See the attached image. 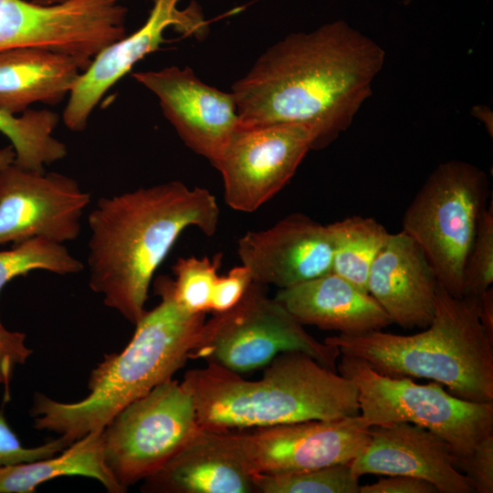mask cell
Returning <instances> with one entry per match:
<instances>
[{
  "label": "cell",
  "instance_id": "6da1fadb",
  "mask_svg": "<svg viewBox=\"0 0 493 493\" xmlns=\"http://www.w3.org/2000/svg\"><path fill=\"white\" fill-rule=\"evenodd\" d=\"M384 59L380 45L343 20L291 33L232 86L238 125H302L313 150L322 149L351 125Z\"/></svg>",
  "mask_w": 493,
  "mask_h": 493
},
{
  "label": "cell",
  "instance_id": "7a4b0ae2",
  "mask_svg": "<svg viewBox=\"0 0 493 493\" xmlns=\"http://www.w3.org/2000/svg\"><path fill=\"white\" fill-rule=\"evenodd\" d=\"M219 217L210 191L180 181L101 197L88 217L90 289L135 325L153 275L180 235L193 226L212 236Z\"/></svg>",
  "mask_w": 493,
  "mask_h": 493
},
{
  "label": "cell",
  "instance_id": "3957f363",
  "mask_svg": "<svg viewBox=\"0 0 493 493\" xmlns=\"http://www.w3.org/2000/svg\"><path fill=\"white\" fill-rule=\"evenodd\" d=\"M154 290L160 303L144 312L121 351L106 355L92 370L86 397L65 403L43 393L34 395L30 414L36 429L55 432L71 445L103 429L125 406L172 379L190 359L205 313L183 309L167 276L156 278Z\"/></svg>",
  "mask_w": 493,
  "mask_h": 493
},
{
  "label": "cell",
  "instance_id": "277c9868",
  "mask_svg": "<svg viewBox=\"0 0 493 493\" xmlns=\"http://www.w3.org/2000/svg\"><path fill=\"white\" fill-rule=\"evenodd\" d=\"M183 383L202 429L227 432L360 414L351 381L302 351L278 354L262 378L207 364L188 371Z\"/></svg>",
  "mask_w": 493,
  "mask_h": 493
},
{
  "label": "cell",
  "instance_id": "5b68a950",
  "mask_svg": "<svg viewBox=\"0 0 493 493\" xmlns=\"http://www.w3.org/2000/svg\"><path fill=\"white\" fill-rule=\"evenodd\" d=\"M324 342L380 372L431 380L462 399L493 402V341L480 324L477 296L456 297L438 284L435 315L424 330L339 333Z\"/></svg>",
  "mask_w": 493,
  "mask_h": 493
},
{
  "label": "cell",
  "instance_id": "8992f818",
  "mask_svg": "<svg viewBox=\"0 0 493 493\" xmlns=\"http://www.w3.org/2000/svg\"><path fill=\"white\" fill-rule=\"evenodd\" d=\"M488 195L483 170L450 160L429 174L404 214L402 230L418 244L438 283L453 296H464V270Z\"/></svg>",
  "mask_w": 493,
  "mask_h": 493
},
{
  "label": "cell",
  "instance_id": "52a82bcc",
  "mask_svg": "<svg viewBox=\"0 0 493 493\" xmlns=\"http://www.w3.org/2000/svg\"><path fill=\"white\" fill-rule=\"evenodd\" d=\"M340 358L337 370L355 385L360 415L368 426L400 422L423 426L445 440L454 456L470 453L493 435V402L467 401L438 383L419 384L380 372L359 358Z\"/></svg>",
  "mask_w": 493,
  "mask_h": 493
},
{
  "label": "cell",
  "instance_id": "ba28073f",
  "mask_svg": "<svg viewBox=\"0 0 493 493\" xmlns=\"http://www.w3.org/2000/svg\"><path fill=\"white\" fill-rule=\"evenodd\" d=\"M263 287L252 282L234 307L205 320L190 359L240 374L266 367L282 352L302 351L336 371L339 349L310 335Z\"/></svg>",
  "mask_w": 493,
  "mask_h": 493
},
{
  "label": "cell",
  "instance_id": "9c48e42d",
  "mask_svg": "<svg viewBox=\"0 0 493 493\" xmlns=\"http://www.w3.org/2000/svg\"><path fill=\"white\" fill-rule=\"evenodd\" d=\"M201 429L191 393L183 382L169 379L102 429L105 464L127 490L158 471Z\"/></svg>",
  "mask_w": 493,
  "mask_h": 493
},
{
  "label": "cell",
  "instance_id": "30bf717a",
  "mask_svg": "<svg viewBox=\"0 0 493 493\" xmlns=\"http://www.w3.org/2000/svg\"><path fill=\"white\" fill-rule=\"evenodd\" d=\"M126 0H68L41 5L0 0V52L37 47L76 58L84 70L126 36Z\"/></svg>",
  "mask_w": 493,
  "mask_h": 493
},
{
  "label": "cell",
  "instance_id": "8fae6325",
  "mask_svg": "<svg viewBox=\"0 0 493 493\" xmlns=\"http://www.w3.org/2000/svg\"><path fill=\"white\" fill-rule=\"evenodd\" d=\"M217 433L252 476L351 464L370 440L360 414Z\"/></svg>",
  "mask_w": 493,
  "mask_h": 493
},
{
  "label": "cell",
  "instance_id": "7c38bea8",
  "mask_svg": "<svg viewBox=\"0 0 493 493\" xmlns=\"http://www.w3.org/2000/svg\"><path fill=\"white\" fill-rule=\"evenodd\" d=\"M313 144L302 125H238L212 163L222 175L227 205L245 213L258 209L289 182Z\"/></svg>",
  "mask_w": 493,
  "mask_h": 493
},
{
  "label": "cell",
  "instance_id": "4fadbf2b",
  "mask_svg": "<svg viewBox=\"0 0 493 493\" xmlns=\"http://www.w3.org/2000/svg\"><path fill=\"white\" fill-rule=\"evenodd\" d=\"M89 203L74 178L11 163L0 169V246L33 237L73 241Z\"/></svg>",
  "mask_w": 493,
  "mask_h": 493
},
{
  "label": "cell",
  "instance_id": "5bb4252c",
  "mask_svg": "<svg viewBox=\"0 0 493 493\" xmlns=\"http://www.w3.org/2000/svg\"><path fill=\"white\" fill-rule=\"evenodd\" d=\"M181 0H153L150 15L134 33L103 48L75 82L62 120L73 131L86 129L89 118L106 92L146 55L166 42L163 33L173 27L184 36L202 37L207 22L197 5L180 10Z\"/></svg>",
  "mask_w": 493,
  "mask_h": 493
},
{
  "label": "cell",
  "instance_id": "9a60e30c",
  "mask_svg": "<svg viewBox=\"0 0 493 493\" xmlns=\"http://www.w3.org/2000/svg\"><path fill=\"white\" fill-rule=\"evenodd\" d=\"M132 77L158 98L185 145L212 163L238 127L234 94L204 83L188 67L135 72Z\"/></svg>",
  "mask_w": 493,
  "mask_h": 493
},
{
  "label": "cell",
  "instance_id": "2e32d148",
  "mask_svg": "<svg viewBox=\"0 0 493 493\" xmlns=\"http://www.w3.org/2000/svg\"><path fill=\"white\" fill-rule=\"evenodd\" d=\"M241 265L253 282L288 288L331 272L328 226L294 213L272 226L248 231L237 241Z\"/></svg>",
  "mask_w": 493,
  "mask_h": 493
},
{
  "label": "cell",
  "instance_id": "e0dca14e",
  "mask_svg": "<svg viewBox=\"0 0 493 493\" xmlns=\"http://www.w3.org/2000/svg\"><path fill=\"white\" fill-rule=\"evenodd\" d=\"M357 477L409 476L432 483L440 493H472L469 480L455 466L448 444L434 432L400 422L370 427V440L351 463Z\"/></svg>",
  "mask_w": 493,
  "mask_h": 493
},
{
  "label": "cell",
  "instance_id": "ac0fdd59",
  "mask_svg": "<svg viewBox=\"0 0 493 493\" xmlns=\"http://www.w3.org/2000/svg\"><path fill=\"white\" fill-rule=\"evenodd\" d=\"M438 281L418 244L403 230L389 234L375 257L367 289L404 329L426 328L432 321Z\"/></svg>",
  "mask_w": 493,
  "mask_h": 493
},
{
  "label": "cell",
  "instance_id": "d6986e66",
  "mask_svg": "<svg viewBox=\"0 0 493 493\" xmlns=\"http://www.w3.org/2000/svg\"><path fill=\"white\" fill-rule=\"evenodd\" d=\"M275 298L301 324L342 334L383 330L393 323L370 293L333 272L279 289Z\"/></svg>",
  "mask_w": 493,
  "mask_h": 493
},
{
  "label": "cell",
  "instance_id": "ffe728a7",
  "mask_svg": "<svg viewBox=\"0 0 493 493\" xmlns=\"http://www.w3.org/2000/svg\"><path fill=\"white\" fill-rule=\"evenodd\" d=\"M144 493H256L252 475L219 434L201 429L158 471L143 479Z\"/></svg>",
  "mask_w": 493,
  "mask_h": 493
},
{
  "label": "cell",
  "instance_id": "44dd1931",
  "mask_svg": "<svg viewBox=\"0 0 493 493\" xmlns=\"http://www.w3.org/2000/svg\"><path fill=\"white\" fill-rule=\"evenodd\" d=\"M83 71L76 58L50 49L23 47L0 52V110L16 115L36 102L57 104Z\"/></svg>",
  "mask_w": 493,
  "mask_h": 493
},
{
  "label": "cell",
  "instance_id": "7402d4cb",
  "mask_svg": "<svg viewBox=\"0 0 493 493\" xmlns=\"http://www.w3.org/2000/svg\"><path fill=\"white\" fill-rule=\"evenodd\" d=\"M66 476L97 479L110 493L127 491L105 464L101 429L89 433L53 456L0 467V493H34L40 484Z\"/></svg>",
  "mask_w": 493,
  "mask_h": 493
},
{
  "label": "cell",
  "instance_id": "603a6c76",
  "mask_svg": "<svg viewBox=\"0 0 493 493\" xmlns=\"http://www.w3.org/2000/svg\"><path fill=\"white\" fill-rule=\"evenodd\" d=\"M327 226L332 239L331 272L368 292L371 266L390 233L374 218L360 215Z\"/></svg>",
  "mask_w": 493,
  "mask_h": 493
},
{
  "label": "cell",
  "instance_id": "cb8c5ba5",
  "mask_svg": "<svg viewBox=\"0 0 493 493\" xmlns=\"http://www.w3.org/2000/svg\"><path fill=\"white\" fill-rule=\"evenodd\" d=\"M59 116L48 110H26L16 116L0 110V132L15 151L14 164L44 173L45 166L62 160L66 145L53 136Z\"/></svg>",
  "mask_w": 493,
  "mask_h": 493
},
{
  "label": "cell",
  "instance_id": "d4e9b609",
  "mask_svg": "<svg viewBox=\"0 0 493 493\" xmlns=\"http://www.w3.org/2000/svg\"><path fill=\"white\" fill-rule=\"evenodd\" d=\"M83 267L80 260L74 257L62 243L45 237L23 240L8 250L0 251V292L13 278L26 276L33 270L69 275Z\"/></svg>",
  "mask_w": 493,
  "mask_h": 493
},
{
  "label": "cell",
  "instance_id": "484cf974",
  "mask_svg": "<svg viewBox=\"0 0 493 493\" xmlns=\"http://www.w3.org/2000/svg\"><path fill=\"white\" fill-rule=\"evenodd\" d=\"M252 477L256 493H359L361 486L351 464Z\"/></svg>",
  "mask_w": 493,
  "mask_h": 493
},
{
  "label": "cell",
  "instance_id": "4316f807",
  "mask_svg": "<svg viewBox=\"0 0 493 493\" xmlns=\"http://www.w3.org/2000/svg\"><path fill=\"white\" fill-rule=\"evenodd\" d=\"M222 254L212 258L180 257L173 267L175 279H173V292L177 303L191 313L209 311L211 297Z\"/></svg>",
  "mask_w": 493,
  "mask_h": 493
},
{
  "label": "cell",
  "instance_id": "83f0119b",
  "mask_svg": "<svg viewBox=\"0 0 493 493\" xmlns=\"http://www.w3.org/2000/svg\"><path fill=\"white\" fill-rule=\"evenodd\" d=\"M493 283V204L486 207L478 222L465 270L464 295L478 296Z\"/></svg>",
  "mask_w": 493,
  "mask_h": 493
},
{
  "label": "cell",
  "instance_id": "f1b7e54d",
  "mask_svg": "<svg viewBox=\"0 0 493 493\" xmlns=\"http://www.w3.org/2000/svg\"><path fill=\"white\" fill-rule=\"evenodd\" d=\"M69 445L61 436L35 447H25L0 410V467L53 456Z\"/></svg>",
  "mask_w": 493,
  "mask_h": 493
},
{
  "label": "cell",
  "instance_id": "f546056e",
  "mask_svg": "<svg viewBox=\"0 0 493 493\" xmlns=\"http://www.w3.org/2000/svg\"><path fill=\"white\" fill-rule=\"evenodd\" d=\"M454 462L467 477L474 492H493V435L483 438L470 453L454 456Z\"/></svg>",
  "mask_w": 493,
  "mask_h": 493
},
{
  "label": "cell",
  "instance_id": "4dcf8cb0",
  "mask_svg": "<svg viewBox=\"0 0 493 493\" xmlns=\"http://www.w3.org/2000/svg\"><path fill=\"white\" fill-rule=\"evenodd\" d=\"M252 282L249 270L243 265L233 267L226 276H218L213 289L209 311L216 314L234 307Z\"/></svg>",
  "mask_w": 493,
  "mask_h": 493
},
{
  "label": "cell",
  "instance_id": "1f68e13d",
  "mask_svg": "<svg viewBox=\"0 0 493 493\" xmlns=\"http://www.w3.org/2000/svg\"><path fill=\"white\" fill-rule=\"evenodd\" d=\"M33 351L26 345V334L6 330L0 324V385L10 399V383L16 365L24 364Z\"/></svg>",
  "mask_w": 493,
  "mask_h": 493
},
{
  "label": "cell",
  "instance_id": "d6a6232c",
  "mask_svg": "<svg viewBox=\"0 0 493 493\" xmlns=\"http://www.w3.org/2000/svg\"><path fill=\"white\" fill-rule=\"evenodd\" d=\"M375 483L360 486L359 493H436L430 482L409 476H390Z\"/></svg>",
  "mask_w": 493,
  "mask_h": 493
},
{
  "label": "cell",
  "instance_id": "836d02e7",
  "mask_svg": "<svg viewBox=\"0 0 493 493\" xmlns=\"http://www.w3.org/2000/svg\"><path fill=\"white\" fill-rule=\"evenodd\" d=\"M478 318L487 336L493 341V288H488L478 296Z\"/></svg>",
  "mask_w": 493,
  "mask_h": 493
},
{
  "label": "cell",
  "instance_id": "e575fe53",
  "mask_svg": "<svg viewBox=\"0 0 493 493\" xmlns=\"http://www.w3.org/2000/svg\"><path fill=\"white\" fill-rule=\"evenodd\" d=\"M15 151L12 145L0 150V169L11 164L15 160Z\"/></svg>",
  "mask_w": 493,
  "mask_h": 493
},
{
  "label": "cell",
  "instance_id": "d590c367",
  "mask_svg": "<svg viewBox=\"0 0 493 493\" xmlns=\"http://www.w3.org/2000/svg\"><path fill=\"white\" fill-rule=\"evenodd\" d=\"M32 2L41 4V5H55V4H60L68 0H30Z\"/></svg>",
  "mask_w": 493,
  "mask_h": 493
}]
</instances>
